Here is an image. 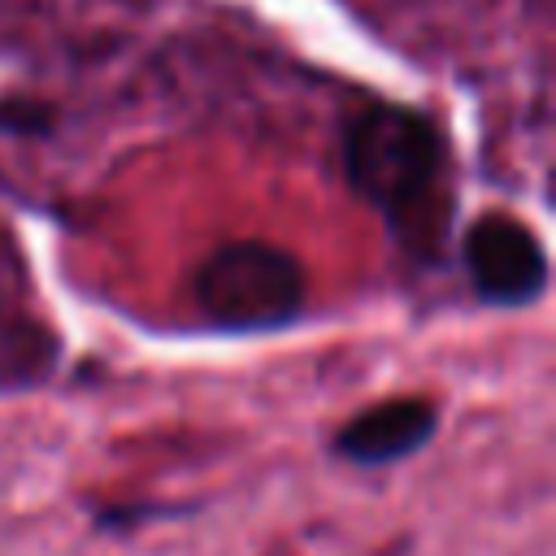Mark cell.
I'll return each instance as SVG.
<instances>
[{
    "label": "cell",
    "mask_w": 556,
    "mask_h": 556,
    "mask_svg": "<svg viewBox=\"0 0 556 556\" xmlns=\"http://www.w3.org/2000/svg\"><path fill=\"white\" fill-rule=\"evenodd\" d=\"M343 178L417 265L439 261L456 195L447 139L426 113L404 104L361 109L343 130Z\"/></svg>",
    "instance_id": "obj_1"
},
{
    "label": "cell",
    "mask_w": 556,
    "mask_h": 556,
    "mask_svg": "<svg viewBox=\"0 0 556 556\" xmlns=\"http://www.w3.org/2000/svg\"><path fill=\"white\" fill-rule=\"evenodd\" d=\"M191 300L217 334H269L291 326L308 304L300 256L265 239H230L213 248L191 278Z\"/></svg>",
    "instance_id": "obj_2"
},
{
    "label": "cell",
    "mask_w": 556,
    "mask_h": 556,
    "mask_svg": "<svg viewBox=\"0 0 556 556\" xmlns=\"http://www.w3.org/2000/svg\"><path fill=\"white\" fill-rule=\"evenodd\" d=\"M460 265L473 295L486 308H530L547 295V252L543 239L513 213H482L460 239Z\"/></svg>",
    "instance_id": "obj_3"
},
{
    "label": "cell",
    "mask_w": 556,
    "mask_h": 556,
    "mask_svg": "<svg viewBox=\"0 0 556 556\" xmlns=\"http://www.w3.org/2000/svg\"><path fill=\"white\" fill-rule=\"evenodd\" d=\"M61 365L56 330L30 308L26 269L13 243H0V391L43 387Z\"/></svg>",
    "instance_id": "obj_4"
},
{
    "label": "cell",
    "mask_w": 556,
    "mask_h": 556,
    "mask_svg": "<svg viewBox=\"0 0 556 556\" xmlns=\"http://www.w3.org/2000/svg\"><path fill=\"white\" fill-rule=\"evenodd\" d=\"M439 434V408L426 395H395V400H378L369 408H361L356 417H348L334 439L330 452L348 465L361 469H382V465H400L417 452L430 447V439Z\"/></svg>",
    "instance_id": "obj_5"
}]
</instances>
